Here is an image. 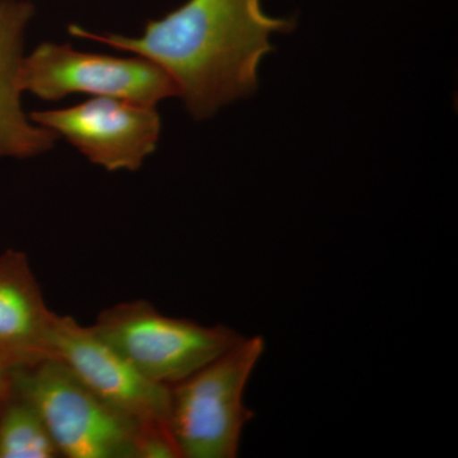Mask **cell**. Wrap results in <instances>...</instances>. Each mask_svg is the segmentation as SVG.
Returning a JSON list of instances; mask_svg holds the SVG:
<instances>
[{
    "label": "cell",
    "mask_w": 458,
    "mask_h": 458,
    "mask_svg": "<svg viewBox=\"0 0 458 458\" xmlns=\"http://www.w3.org/2000/svg\"><path fill=\"white\" fill-rule=\"evenodd\" d=\"M288 18L269 16L261 0H188L140 36L69 26L74 38L146 57L170 75L186 108L207 119L259 87V66L274 50L271 38L293 31Z\"/></svg>",
    "instance_id": "obj_1"
},
{
    "label": "cell",
    "mask_w": 458,
    "mask_h": 458,
    "mask_svg": "<svg viewBox=\"0 0 458 458\" xmlns=\"http://www.w3.org/2000/svg\"><path fill=\"white\" fill-rule=\"evenodd\" d=\"M12 386L40 412L64 457L144 458L148 443L170 437L147 432L54 358L16 367Z\"/></svg>",
    "instance_id": "obj_2"
},
{
    "label": "cell",
    "mask_w": 458,
    "mask_h": 458,
    "mask_svg": "<svg viewBox=\"0 0 458 458\" xmlns=\"http://www.w3.org/2000/svg\"><path fill=\"white\" fill-rule=\"evenodd\" d=\"M265 351L260 335L245 337L170 387L168 429L180 458H234L255 412L245 405L250 377Z\"/></svg>",
    "instance_id": "obj_3"
},
{
    "label": "cell",
    "mask_w": 458,
    "mask_h": 458,
    "mask_svg": "<svg viewBox=\"0 0 458 458\" xmlns=\"http://www.w3.org/2000/svg\"><path fill=\"white\" fill-rule=\"evenodd\" d=\"M90 330L155 384H179L227 352L242 335L216 325L162 315L147 301L104 310Z\"/></svg>",
    "instance_id": "obj_4"
},
{
    "label": "cell",
    "mask_w": 458,
    "mask_h": 458,
    "mask_svg": "<svg viewBox=\"0 0 458 458\" xmlns=\"http://www.w3.org/2000/svg\"><path fill=\"white\" fill-rule=\"evenodd\" d=\"M20 80L23 92L47 101L81 93L156 107L177 96L170 75L146 57L101 55L55 42H42L23 57Z\"/></svg>",
    "instance_id": "obj_5"
},
{
    "label": "cell",
    "mask_w": 458,
    "mask_h": 458,
    "mask_svg": "<svg viewBox=\"0 0 458 458\" xmlns=\"http://www.w3.org/2000/svg\"><path fill=\"white\" fill-rule=\"evenodd\" d=\"M47 357L64 363L99 399L128 415L147 432L170 434V387L140 375L90 327L55 315Z\"/></svg>",
    "instance_id": "obj_6"
},
{
    "label": "cell",
    "mask_w": 458,
    "mask_h": 458,
    "mask_svg": "<svg viewBox=\"0 0 458 458\" xmlns=\"http://www.w3.org/2000/svg\"><path fill=\"white\" fill-rule=\"evenodd\" d=\"M30 119L110 172L140 170L161 137L156 107L117 98H93L73 107L35 111Z\"/></svg>",
    "instance_id": "obj_7"
},
{
    "label": "cell",
    "mask_w": 458,
    "mask_h": 458,
    "mask_svg": "<svg viewBox=\"0 0 458 458\" xmlns=\"http://www.w3.org/2000/svg\"><path fill=\"white\" fill-rule=\"evenodd\" d=\"M35 9L25 0H0V157L30 158L53 148L56 135L22 108L21 65L25 32Z\"/></svg>",
    "instance_id": "obj_8"
},
{
    "label": "cell",
    "mask_w": 458,
    "mask_h": 458,
    "mask_svg": "<svg viewBox=\"0 0 458 458\" xmlns=\"http://www.w3.org/2000/svg\"><path fill=\"white\" fill-rule=\"evenodd\" d=\"M55 315L45 302L26 255L13 250L0 255V358L14 369L47 358Z\"/></svg>",
    "instance_id": "obj_9"
},
{
    "label": "cell",
    "mask_w": 458,
    "mask_h": 458,
    "mask_svg": "<svg viewBox=\"0 0 458 458\" xmlns=\"http://www.w3.org/2000/svg\"><path fill=\"white\" fill-rule=\"evenodd\" d=\"M62 457L40 412L12 386L0 409V458Z\"/></svg>",
    "instance_id": "obj_10"
},
{
    "label": "cell",
    "mask_w": 458,
    "mask_h": 458,
    "mask_svg": "<svg viewBox=\"0 0 458 458\" xmlns=\"http://www.w3.org/2000/svg\"><path fill=\"white\" fill-rule=\"evenodd\" d=\"M13 369L9 361L0 358V409L7 399L12 390V381H13Z\"/></svg>",
    "instance_id": "obj_11"
}]
</instances>
